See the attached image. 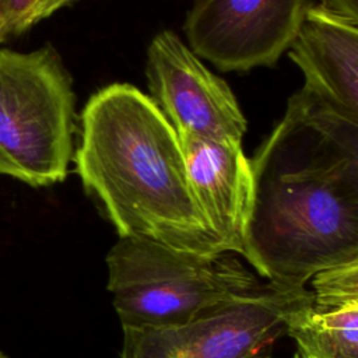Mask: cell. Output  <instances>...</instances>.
<instances>
[{
    "mask_svg": "<svg viewBox=\"0 0 358 358\" xmlns=\"http://www.w3.org/2000/svg\"><path fill=\"white\" fill-rule=\"evenodd\" d=\"M106 266L122 329L179 326L262 287L229 252L204 256L129 236H119Z\"/></svg>",
    "mask_w": 358,
    "mask_h": 358,
    "instance_id": "3957f363",
    "label": "cell"
},
{
    "mask_svg": "<svg viewBox=\"0 0 358 358\" xmlns=\"http://www.w3.org/2000/svg\"><path fill=\"white\" fill-rule=\"evenodd\" d=\"M145 76L150 98L176 133L241 144L248 123L234 92L172 31L148 45Z\"/></svg>",
    "mask_w": 358,
    "mask_h": 358,
    "instance_id": "52a82bcc",
    "label": "cell"
},
{
    "mask_svg": "<svg viewBox=\"0 0 358 358\" xmlns=\"http://www.w3.org/2000/svg\"><path fill=\"white\" fill-rule=\"evenodd\" d=\"M294 358H302V357H301V355H299V354H298V352H296V354H295V357H294Z\"/></svg>",
    "mask_w": 358,
    "mask_h": 358,
    "instance_id": "9a60e30c",
    "label": "cell"
},
{
    "mask_svg": "<svg viewBox=\"0 0 358 358\" xmlns=\"http://www.w3.org/2000/svg\"><path fill=\"white\" fill-rule=\"evenodd\" d=\"M76 172L119 236L213 256L227 249L192 192L179 137L130 84H110L81 112Z\"/></svg>",
    "mask_w": 358,
    "mask_h": 358,
    "instance_id": "6da1fadb",
    "label": "cell"
},
{
    "mask_svg": "<svg viewBox=\"0 0 358 358\" xmlns=\"http://www.w3.org/2000/svg\"><path fill=\"white\" fill-rule=\"evenodd\" d=\"M8 36V31H7V25H6V21L0 13V43Z\"/></svg>",
    "mask_w": 358,
    "mask_h": 358,
    "instance_id": "5bb4252c",
    "label": "cell"
},
{
    "mask_svg": "<svg viewBox=\"0 0 358 358\" xmlns=\"http://www.w3.org/2000/svg\"><path fill=\"white\" fill-rule=\"evenodd\" d=\"M176 134L200 210L227 252L242 256L253 204L250 161L241 144Z\"/></svg>",
    "mask_w": 358,
    "mask_h": 358,
    "instance_id": "ba28073f",
    "label": "cell"
},
{
    "mask_svg": "<svg viewBox=\"0 0 358 358\" xmlns=\"http://www.w3.org/2000/svg\"><path fill=\"white\" fill-rule=\"evenodd\" d=\"M245 242L312 259L358 243V122L301 88L250 161Z\"/></svg>",
    "mask_w": 358,
    "mask_h": 358,
    "instance_id": "7a4b0ae2",
    "label": "cell"
},
{
    "mask_svg": "<svg viewBox=\"0 0 358 358\" xmlns=\"http://www.w3.org/2000/svg\"><path fill=\"white\" fill-rule=\"evenodd\" d=\"M320 6L337 15L358 21V0H320Z\"/></svg>",
    "mask_w": 358,
    "mask_h": 358,
    "instance_id": "7c38bea8",
    "label": "cell"
},
{
    "mask_svg": "<svg viewBox=\"0 0 358 358\" xmlns=\"http://www.w3.org/2000/svg\"><path fill=\"white\" fill-rule=\"evenodd\" d=\"M288 50L302 88L358 122V21L308 4Z\"/></svg>",
    "mask_w": 358,
    "mask_h": 358,
    "instance_id": "9c48e42d",
    "label": "cell"
},
{
    "mask_svg": "<svg viewBox=\"0 0 358 358\" xmlns=\"http://www.w3.org/2000/svg\"><path fill=\"white\" fill-rule=\"evenodd\" d=\"M76 1H78V0H41L39 6L36 8V13H35V24L39 22L41 20H45V18L50 17L52 14L59 11L60 8H63L66 6H70Z\"/></svg>",
    "mask_w": 358,
    "mask_h": 358,
    "instance_id": "4fadbf2b",
    "label": "cell"
},
{
    "mask_svg": "<svg viewBox=\"0 0 358 358\" xmlns=\"http://www.w3.org/2000/svg\"><path fill=\"white\" fill-rule=\"evenodd\" d=\"M302 358H358V262L317 273L287 316Z\"/></svg>",
    "mask_w": 358,
    "mask_h": 358,
    "instance_id": "30bf717a",
    "label": "cell"
},
{
    "mask_svg": "<svg viewBox=\"0 0 358 358\" xmlns=\"http://www.w3.org/2000/svg\"><path fill=\"white\" fill-rule=\"evenodd\" d=\"M0 358H7V357H6L3 352H0Z\"/></svg>",
    "mask_w": 358,
    "mask_h": 358,
    "instance_id": "2e32d148",
    "label": "cell"
},
{
    "mask_svg": "<svg viewBox=\"0 0 358 358\" xmlns=\"http://www.w3.org/2000/svg\"><path fill=\"white\" fill-rule=\"evenodd\" d=\"M308 295L306 287L267 282L179 326L122 329L120 358H274L288 313Z\"/></svg>",
    "mask_w": 358,
    "mask_h": 358,
    "instance_id": "5b68a950",
    "label": "cell"
},
{
    "mask_svg": "<svg viewBox=\"0 0 358 358\" xmlns=\"http://www.w3.org/2000/svg\"><path fill=\"white\" fill-rule=\"evenodd\" d=\"M41 0H0V13L8 35H18L35 24V13Z\"/></svg>",
    "mask_w": 358,
    "mask_h": 358,
    "instance_id": "8fae6325",
    "label": "cell"
},
{
    "mask_svg": "<svg viewBox=\"0 0 358 358\" xmlns=\"http://www.w3.org/2000/svg\"><path fill=\"white\" fill-rule=\"evenodd\" d=\"M306 0H196L183 24L190 49L221 71L274 66L303 21Z\"/></svg>",
    "mask_w": 358,
    "mask_h": 358,
    "instance_id": "8992f818",
    "label": "cell"
},
{
    "mask_svg": "<svg viewBox=\"0 0 358 358\" xmlns=\"http://www.w3.org/2000/svg\"><path fill=\"white\" fill-rule=\"evenodd\" d=\"M76 96L57 52L0 48V175L34 187L63 182L73 159Z\"/></svg>",
    "mask_w": 358,
    "mask_h": 358,
    "instance_id": "277c9868",
    "label": "cell"
}]
</instances>
